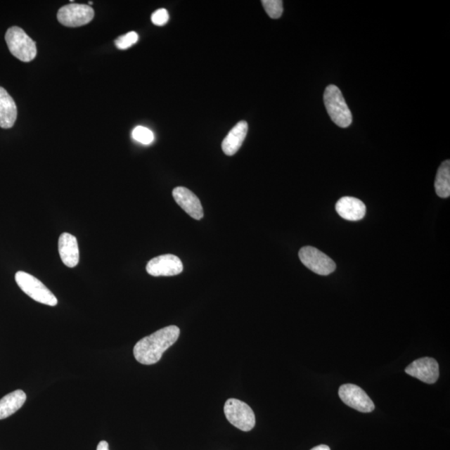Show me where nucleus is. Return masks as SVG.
I'll return each mask as SVG.
<instances>
[{
    "label": "nucleus",
    "instance_id": "nucleus-13",
    "mask_svg": "<svg viewBox=\"0 0 450 450\" xmlns=\"http://www.w3.org/2000/svg\"><path fill=\"white\" fill-rule=\"evenodd\" d=\"M337 213L341 218L349 221H359L366 214V206L364 202L354 197H343L335 205Z\"/></svg>",
    "mask_w": 450,
    "mask_h": 450
},
{
    "label": "nucleus",
    "instance_id": "nucleus-10",
    "mask_svg": "<svg viewBox=\"0 0 450 450\" xmlns=\"http://www.w3.org/2000/svg\"><path fill=\"white\" fill-rule=\"evenodd\" d=\"M407 375L416 378L426 384H435L439 376V364L433 358L425 357L416 360L406 368Z\"/></svg>",
    "mask_w": 450,
    "mask_h": 450
},
{
    "label": "nucleus",
    "instance_id": "nucleus-5",
    "mask_svg": "<svg viewBox=\"0 0 450 450\" xmlns=\"http://www.w3.org/2000/svg\"><path fill=\"white\" fill-rule=\"evenodd\" d=\"M224 415L231 424L242 431L248 432L255 426V415L252 409L240 399H229L224 404Z\"/></svg>",
    "mask_w": 450,
    "mask_h": 450
},
{
    "label": "nucleus",
    "instance_id": "nucleus-6",
    "mask_svg": "<svg viewBox=\"0 0 450 450\" xmlns=\"http://www.w3.org/2000/svg\"><path fill=\"white\" fill-rule=\"evenodd\" d=\"M299 256L304 266L319 276H328L336 269L334 260L316 248L303 247L299 252Z\"/></svg>",
    "mask_w": 450,
    "mask_h": 450
},
{
    "label": "nucleus",
    "instance_id": "nucleus-2",
    "mask_svg": "<svg viewBox=\"0 0 450 450\" xmlns=\"http://www.w3.org/2000/svg\"><path fill=\"white\" fill-rule=\"evenodd\" d=\"M323 101L328 115L336 125L340 128H347L352 124V114L340 89L335 85H328L326 88Z\"/></svg>",
    "mask_w": 450,
    "mask_h": 450
},
{
    "label": "nucleus",
    "instance_id": "nucleus-9",
    "mask_svg": "<svg viewBox=\"0 0 450 450\" xmlns=\"http://www.w3.org/2000/svg\"><path fill=\"white\" fill-rule=\"evenodd\" d=\"M147 273L152 276H174L183 271V263L177 256L164 255L152 259L146 266Z\"/></svg>",
    "mask_w": 450,
    "mask_h": 450
},
{
    "label": "nucleus",
    "instance_id": "nucleus-3",
    "mask_svg": "<svg viewBox=\"0 0 450 450\" xmlns=\"http://www.w3.org/2000/svg\"><path fill=\"white\" fill-rule=\"evenodd\" d=\"M6 41L13 56L28 63L37 56V47L32 39L20 27L13 26L7 30Z\"/></svg>",
    "mask_w": 450,
    "mask_h": 450
},
{
    "label": "nucleus",
    "instance_id": "nucleus-12",
    "mask_svg": "<svg viewBox=\"0 0 450 450\" xmlns=\"http://www.w3.org/2000/svg\"><path fill=\"white\" fill-rule=\"evenodd\" d=\"M58 253L62 262L69 268L77 266L79 250L77 238L69 233H63L58 238Z\"/></svg>",
    "mask_w": 450,
    "mask_h": 450
},
{
    "label": "nucleus",
    "instance_id": "nucleus-7",
    "mask_svg": "<svg viewBox=\"0 0 450 450\" xmlns=\"http://www.w3.org/2000/svg\"><path fill=\"white\" fill-rule=\"evenodd\" d=\"M94 11L86 4H70L62 7L57 18L61 25L67 27H80L89 24L94 19Z\"/></svg>",
    "mask_w": 450,
    "mask_h": 450
},
{
    "label": "nucleus",
    "instance_id": "nucleus-19",
    "mask_svg": "<svg viewBox=\"0 0 450 450\" xmlns=\"http://www.w3.org/2000/svg\"><path fill=\"white\" fill-rule=\"evenodd\" d=\"M263 6L271 19H278L283 13V1L281 0H263Z\"/></svg>",
    "mask_w": 450,
    "mask_h": 450
},
{
    "label": "nucleus",
    "instance_id": "nucleus-16",
    "mask_svg": "<svg viewBox=\"0 0 450 450\" xmlns=\"http://www.w3.org/2000/svg\"><path fill=\"white\" fill-rule=\"evenodd\" d=\"M24 391L18 390L0 399V420H4L19 411L26 401Z\"/></svg>",
    "mask_w": 450,
    "mask_h": 450
},
{
    "label": "nucleus",
    "instance_id": "nucleus-1",
    "mask_svg": "<svg viewBox=\"0 0 450 450\" xmlns=\"http://www.w3.org/2000/svg\"><path fill=\"white\" fill-rule=\"evenodd\" d=\"M179 335V327L170 326L143 338L134 346L135 359L146 366L159 362L165 351L178 340Z\"/></svg>",
    "mask_w": 450,
    "mask_h": 450
},
{
    "label": "nucleus",
    "instance_id": "nucleus-14",
    "mask_svg": "<svg viewBox=\"0 0 450 450\" xmlns=\"http://www.w3.org/2000/svg\"><path fill=\"white\" fill-rule=\"evenodd\" d=\"M248 126L245 121H240L224 138L222 143V150L228 156L235 155L244 143L248 133Z\"/></svg>",
    "mask_w": 450,
    "mask_h": 450
},
{
    "label": "nucleus",
    "instance_id": "nucleus-23",
    "mask_svg": "<svg viewBox=\"0 0 450 450\" xmlns=\"http://www.w3.org/2000/svg\"><path fill=\"white\" fill-rule=\"evenodd\" d=\"M311 450H330V448L327 446V445L321 444L318 445V446L313 448Z\"/></svg>",
    "mask_w": 450,
    "mask_h": 450
},
{
    "label": "nucleus",
    "instance_id": "nucleus-17",
    "mask_svg": "<svg viewBox=\"0 0 450 450\" xmlns=\"http://www.w3.org/2000/svg\"><path fill=\"white\" fill-rule=\"evenodd\" d=\"M435 191L440 198L450 195V161L443 162L439 166L435 183Z\"/></svg>",
    "mask_w": 450,
    "mask_h": 450
},
{
    "label": "nucleus",
    "instance_id": "nucleus-4",
    "mask_svg": "<svg viewBox=\"0 0 450 450\" xmlns=\"http://www.w3.org/2000/svg\"><path fill=\"white\" fill-rule=\"evenodd\" d=\"M15 281L22 291L36 302L52 306V307L58 304L56 295L41 281L31 274L24 271L17 272Z\"/></svg>",
    "mask_w": 450,
    "mask_h": 450
},
{
    "label": "nucleus",
    "instance_id": "nucleus-18",
    "mask_svg": "<svg viewBox=\"0 0 450 450\" xmlns=\"http://www.w3.org/2000/svg\"><path fill=\"white\" fill-rule=\"evenodd\" d=\"M132 137L134 141L146 146L150 145L155 139L154 133L150 129L143 127V126H137L136 128L134 129Z\"/></svg>",
    "mask_w": 450,
    "mask_h": 450
},
{
    "label": "nucleus",
    "instance_id": "nucleus-21",
    "mask_svg": "<svg viewBox=\"0 0 450 450\" xmlns=\"http://www.w3.org/2000/svg\"><path fill=\"white\" fill-rule=\"evenodd\" d=\"M169 19V13L165 10V8H160V10H157L155 12L153 13V15H151L153 24L157 26H163L167 24Z\"/></svg>",
    "mask_w": 450,
    "mask_h": 450
},
{
    "label": "nucleus",
    "instance_id": "nucleus-15",
    "mask_svg": "<svg viewBox=\"0 0 450 450\" xmlns=\"http://www.w3.org/2000/svg\"><path fill=\"white\" fill-rule=\"evenodd\" d=\"M17 106L6 89L0 87V127L11 129L17 120Z\"/></svg>",
    "mask_w": 450,
    "mask_h": 450
},
{
    "label": "nucleus",
    "instance_id": "nucleus-22",
    "mask_svg": "<svg viewBox=\"0 0 450 450\" xmlns=\"http://www.w3.org/2000/svg\"><path fill=\"white\" fill-rule=\"evenodd\" d=\"M97 450H110L109 444L105 440L101 441V442L98 444Z\"/></svg>",
    "mask_w": 450,
    "mask_h": 450
},
{
    "label": "nucleus",
    "instance_id": "nucleus-11",
    "mask_svg": "<svg viewBox=\"0 0 450 450\" xmlns=\"http://www.w3.org/2000/svg\"><path fill=\"white\" fill-rule=\"evenodd\" d=\"M175 202L193 219L200 220L204 217L201 202L195 193L187 188L177 187L173 191Z\"/></svg>",
    "mask_w": 450,
    "mask_h": 450
},
{
    "label": "nucleus",
    "instance_id": "nucleus-20",
    "mask_svg": "<svg viewBox=\"0 0 450 450\" xmlns=\"http://www.w3.org/2000/svg\"><path fill=\"white\" fill-rule=\"evenodd\" d=\"M138 40H139L138 34L132 31V32H129L124 35L120 36V37L115 39V43L117 48H118L119 49H122V51H124V49H127L133 46L134 44L138 42Z\"/></svg>",
    "mask_w": 450,
    "mask_h": 450
},
{
    "label": "nucleus",
    "instance_id": "nucleus-8",
    "mask_svg": "<svg viewBox=\"0 0 450 450\" xmlns=\"http://www.w3.org/2000/svg\"><path fill=\"white\" fill-rule=\"evenodd\" d=\"M339 395L346 405L359 412L371 413L375 408L370 396L357 385L347 384L340 386Z\"/></svg>",
    "mask_w": 450,
    "mask_h": 450
}]
</instances>
